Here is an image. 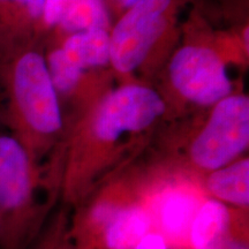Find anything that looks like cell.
I'll return each mask as SVG.
<instances>
[{"instance_id":"cell-12","label":"cell","mask_w":249,"mask_h":249,"mask_svg":"<svg viewBox=\"0 0 249 249\" xmlns=\"http://www.w3.org/2000/svg\"><path fill=\"white\" fill-rule=\"evenodd\" d=\"M57 26L73 34L107 29L108 14L105 0H65Z\"/></svg>"},{"instance_id":"cell-6","label":"cell","mask_w":249,"mask_h":249,"mask_svg":"<svg viewBox=\"0 0 249 249\" xmlns=\"http://www.w3.org/2000/svg\"><path fill=\"white\" fill-rule=\"evenodd\" d=\"M165 111L163 99L147 87L126 86L107 96L93 120V136L103 149L124 133L147 128Z\"/></svg>"},{"instance_id":"cell-5","label":"cell","mask_w":249,"mask_h":249,"mask_svg":"<svg viewBox=\"0 0 249 249\" xmlns=\"http://www.w3.org/2000/svg\"><path fill=\"white\" fill-rule=\"evenodd\" d=\"M177 0H140L127 8L110 36L111 59L121 73L136 70L166 27Z\"/></svg>"},{"instance_id":"cell-16","label":"cell","mask_w":249,"mask_h":249,"mask_svg":"<svg viewBox=\"0 0 249 249\" xmlns=\"http://www.w3.org/2000/svg\"><path fill=\"white\" fill-rule=\"evenodd\" d=\"M111 1L113 2L117 7L127 9V8L132 7L133 5H135L136 2L140 1V0H111Z\"/></svg>"},{"instance_id":"cell-3","label":"cell","mask_w":249,"mask_h":249,"mask_svg":"<svg viewBox=\"0 0 249 249\" xmlns=\"http://www.w3.org/2000/svg\"><path fill=\"white\" fill-rule=\"evenodd\" d=\"M9 88L18 123L22 127L23 138L18 142L34 163L43 140L54 135L62 124L57 91L42 54L29 50L15 59Z\"/></svg>"},{"instance_id":"cell-11","label":"cell","mask_w":249,"mask_h":249,"mask_svg":"<svg viewBox=\"0 0 249 249\" xmlns=\"http://www.w3.org/2000/svg\"><path fill=\"white\" fill-rule=\"evenodd\" d=\"M61 50L82 71L88 67L104 66L111 59L110 35L107 29L75 33L68 37Z\"/></svg>"},{"instance_id":"cell-14","label":"cell","mask_w":249,"mask_h":249,"mask_svg":"<svg viewBox=\"0 0 249 249\" xmlns=\"http://www.w3.org/2000/svg\"><path fill=\"white\" fill-rule=\"evenodd\" d=\"M71 214L67 211H59L43 227L29 249H66L70 240Z\"/></svg>"},{"instance_id":"cell-13","label":"cell","mask_w":249,"mask_h":249,"mask_svg":"<svg viewBox=\"0 0 249 249\" xmlns=\"http://www.w3.org/2000/svg\"><path fill=\"white\" fill-rule=\"evenodd\" d=\"M46 66L55 91H70L76 86L82 74V70L71 61L61 49L54 50L49 55Z\"/></svg>"},{"instance_id":"cell-2","label":"cell","mask_w":249,"mask_h":249,"mask_svg":"<svg viewBox=\"0 0 249 249\" xmlns=\"http://www.w3.org/2000/svg\"><path fill=\"white\" fill-rule=\"evenodd\" d=\"M156 229L149 207L124 185L105 189L71 216L70 236L95 249H133Z\"/></svg>"},{"instance_id":"cell-15","label":"cell","mask_w":249,"mask_h":249,"mask_svg":"<svg viewBox=\"0 0 249 249\" xmlns=\"http://www.w3.org/2000/svg\"><path fill=\"white\" fill-rule=\"evenodd\" d=\"M133 249H172L163 233L154 229L145 234Z\"/></svg>"},{"instance_id":"cell-10","label":"cell","mask_w":249,"mask_h":249,"mask_svg":"<svg viewBox=\"0 0 249 249\" xmlns=\"http://www.w3.org/2000/svg\"><path fill=\"white\" fill-rule=\"evenodd\" d=\"M46 0H0V52L17 37L43 23Z\"/></svg>"},{"instance_id":"cell-9","label":"cell","mask_w":249,"mask_h":249,"mask_svg":"<svg viewBox=\"0 0 249 249\" xmlns=\"http://www.w3.org/2000/svg\"><path fill=\"white\" fill-rule=\"evenodd\" d=\"M205 189L213 200L236 208L249 209V160H235L209 172L204 179Z\"/></svg>"},{"instance_id":"cell-4","label":"cell","mask_w":249,"mask_h":249,"mask_svg":"<svg viewBox=\"0 0 249 249\" xmlns=\"http://www.w3.org/2000/svg\"><path fill=\"white\" fill-rule=\"evenodd\" d=\"M248 142V98L227 96L217 103L205 127L189 144L187 164L208 174L238 160Z\"/></svg>"},{"instance_id":"cell-1","label":"cell","mask_w":249,"mask_h":249,"mask_svg":"<svg viewBox=\"0 0 249 249\" xmlns=\"http://www.w3.org/2000/svg\"><path fill=\"white\" fill-rule=\"evenodd\" d=\"M36 165L13 136H0V249H29L50 218L36 201Z\"/></svg>"},{"instance_id":"cell-7","label":"cell","mask_w":249,"mask_h":249,"mask_svg":"<svg viewBox=\"0 0 249 249\" xmlns=\"http://www.w3.org/2000/svg\"><path fill=\"white\" fill-rule=\"evenodd\" d=\"M170 77L182 97L200 105L214 104L231 92L222 59L203 46L180 49L170 64Z\"/></svg>"},{"instance_id":"cell-17","label":"cell","mask_w":249,"mask_h":249,"mask_svg":"<svg viewBox=\"0 0 249 249\" xmlns=\"http://www.w3.org/2000/svg\"><path fill=\"white\" fill-rule=\"evenodd\" d=\"M66 249H95V248L88 247V246H85V245L76 244V242L71 241V236H70V240H68V244L66 246Z\"/></svg>"},{"instance_id":"cell-8","label":"cell","mask_w":249,"mask_h":249,"mask_svg":"<svg viewBox=\"0 0 249 249\" xmlns=\"http://www.w3.org/2000/svg\"><path fill=\"white\" fill-rule=\"evenodd\" d=\"M189 244L192 249H249L248 210L205 201L192 220Z\"/></svg>"}]
</instances>
